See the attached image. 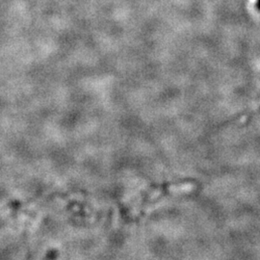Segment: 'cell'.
I'll use <instances>...</instances> for the list:
<instances>
[{"label": "cell", "mask_w": 260, "mask_h": 260, "mask_svg": "<svg viewBox=\"0 0 260 260\" xmlns=\"http://www.w3.org/2000/svg\"><path fill=\"white\" fill-rule=\"evenodd\" d=\"M260 110V96L259 98H257V100L251 105V107L243 113V115H240L239 117L237 118H234L233 121L234 122H239L240 124L244 125L247 124L250 119L254 116L255 114H257Z\"/></svg>", "instance_id": "1"}, {"label": "cell", "mask_w": 260, "mask_h": 260, "mask_svg": "<svg viewBox=\"0 0 260 260\" xmlns=\"http://www.w3.org/2000/svg\"><path fill=\"white\" fill-rule=\"evenodd\" d=\"M259 6H260V0H259Z\"/></svg>", "instance_id": "2"}]
</instances>
